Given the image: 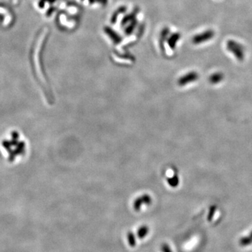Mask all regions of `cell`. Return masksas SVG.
<instances>
[{
    "mask_svg": "<svg viewBox=\"0 0 252 252\" xmlns=\"http://www.w3.org/2000/svg\"><path fill=\"white\" fill-rule=\"evenodd\" d=\"M214 37V31L209 30L207 31H205L203 33L199 34V35H195V37L193 38V43L195 44H200L201 43H204L207 41L210 40L211 39Z\"/></svg>",
    "mask_w": 252,
    "mask_h": 252,
    "instance_id": "7a4b0ae2",
    "label": "cell"
},
{
    "mask_svg": "<svg viewBox=\"0 0 252 252\" xmlns=\"http://www.w3.org/2000/svg\"><path fill=\"white\" fill-rule=\"evenodd\" d=\"M249 236H250V237H251V238H252V231H251V232H250V233L249 234Z\"/></svg>",
    "mask_w": 252,
    "mask_h": 252,
    "instance_id": "30bf717a",
    "label": "cell"
},
{
    "mask_svg": "<svg viewBox=\"0 0 252 252\" xmlns=\"http://www.w3.org/2000/svg\"><path fill=\"white\" fill-rule=\"evenodd\" d=\"M199 77L198 74L195 72V71H191L189 72L186 75L182 76V77L179 79L178 83L180 86H185L189 83H192L193 81L198 80Z\"/></svg>",
    "mask_w": 252,
    "mask_h": 252,
    "instance_id": "3957f363",
    "label": "cell"
},
{
    "mask_svg": "<svg viewBox=\"0 0 252 252\" xmlns=\"http://www.w3.org/2000/svg\"><path fill=\"white\" fill-rule=\"evenodd\" d=\"M227 49L234 55L239 60H243L244 57V49L242 44L233 40H229L227 42Z\"/></svg>",
    "mask_w": 252,
    "mask_h": 252,
    "instance_id": "6da1fadb",
    "label": "cell"
},
{
    "mask_svg": "<svg viewBox=\"0 0 252 252\" xmlns=\"http://www.w3.org/2000/svg\"><path fill=\"white\" fill-rule=\"evenodd\" d=\"M224 79V74L221 72H217L213 74L210 77V81L211 83L216 84L221 81Z\"/></svg>",
    "mask_w": 252,
    "mask_h": 252,
    "instance_id": "277c9868",
    "label": "cell"
},
{
    "mask_svg": "<svg viewBox=\"0 0 252 252\" xmlns=\"http://www.w3.org/2000/svg\"><path fill=\"white\" fill-rule=\"evenodd\" d=\"M215 210L216 208L214 207H212L210 210V213H209L208 214V217H207V219L209 221H211L212 219V218L214 217V213H215Z\"/></svg>",
    "mask_w": 252,
    "mask_h": 252,
    "instance_id": "9c48e42d",
    "label": "cell"
},
{
    "mask_svg": "<svg viewBox=\"0 0 252 252\" xmlns=\"http://www.w3.org/2000/svg\"><path fill=\"white\" fill-rule=\"evenodd\" d=\"M148 228L146 225H143L141 228H139L137 230V237L140 239H142L144 237H146V235L148 234Z\"/></svg>",
    "mask_w": 252,
    "mask_h": 252,
    "instance_id": "8992f818",
    "label": "cell"
},
{
    "mask_svg": "<svg viewBox=\"0 0 252 252\" xmlns=\"http://www.w3.org/2000/svg\"><path fill=\"white\" fill-rule=\"evenodd\" d=\"M128 241L129 244L132 247H135L136 239H135V236H134V235L133 234V232H129L128 233Z\"/></svg>",
    "mask_w": 252,
    "mask_h": 252,
    "instance_id": "52a82bcc",
    "label": "cell"
},
{
    "mask_svg": "<svg viewBox=\"0 0 252 252\" xmlns=\"http://www.w3.org/2000/svg\"><path fill=\"white\" fill-rule=\"evenodd\" d=\"M161 251L162 252H172L171 248L169 246V244L166 243H164L162 244L161 246Z\"/></svg>",
    "mask_w": 252,
    "mask_h": 252,
    "instance_id": "ba28073f",
    "label": "cell"
},
{
    "mask_svg": "<svg viewBox=\"0 0 252 252\" xmlns=\"http://www.w3.org/2000/svg\"><path fill=\"white\" fill-rule=\"evenodd\" d=\"M239 245L242 247H247L251 245L252 244V238L249 236V235H247V236H244L241 237L239 240Z\"/></svg>",
    "mask_w": 252,
    "mask_h": 252,
    "instance_id": "5b68a950",
    "label": "cell"
}]
</instances>
